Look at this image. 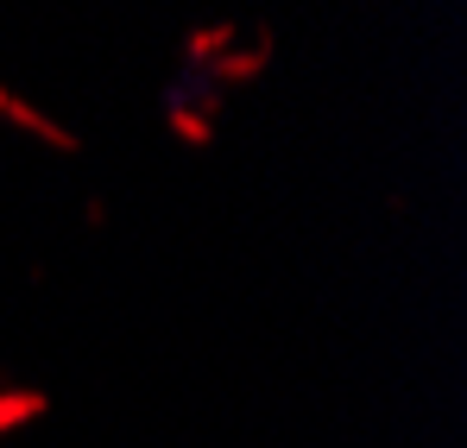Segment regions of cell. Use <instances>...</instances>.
Here are the masks:
<instances>
[{
    "label": "cell",
    "mask_w": 467,
    "mask_h": 448,
    "mask_svg": "<svg viewBox=\"0 0 467 448\" xmlns=\"http://www.w3.org/2000/svg\"><path fill=\"white\" fill-rule=\"evenodd\" d=\"M215 114H222V89H215V82H202V76L164 101V127H171V140H183V146H196V151H209L215 140H222Z\"/></svg>",
    "instance_id": "6da1fadb"
},
{
    "label": "cell",
    "mask_w": 467,
    "mask_h": 448,
    "mask_svg": "<svg viewBox=\"0 0 467 448\" xmlns=\"http://www.w3.org/2000/svg\"><path fill=\"white\" fill-rule=\"evenodd\" d=\"M0 120H6V127H19V133H32L38 146H51L57 158H82V133H77V127H64V120H51L45 108L19 101L6 82H0Z\"/></svg>",
    "instance_id": "7a4b0ae2"
},
{
    "label": "cell",
    "mask_w": 467,
    "mask_h": 448,
    "mask_svg": "<svg viewBox=\"0 0 467 448\" xmlns=\"http://www.w3.org/2000/svg\"><path fill=\"white\" fill-rule=\"evenodd\" d=\"M272 51H278V32H272V26H253V45H246V51H222V57L202 70V82H215L222 95H228V89H246V82L265 76Z\"/></svg>",
    "instance_id": "3957f363"
},
{
    "label": "cell",
    "mask_w": 467,
    "mask_h": 448,
    "mask_svg": "<svg viewBox=\"0 0 467 448\" xmlns=\"http://www.w3.org/2000/svg\"><path fill=\"white\" fill-rule=\"evenodd\" d=\"M240 45V19H209V26H190L183 32V70L202 76L222 51H234Z\"/></svg>",
    "instance_id": "277c9868"
},
{
    "label": "cell",
    "mask_w": 467,
    "mask_h": 448,
    "mask_svg": "<svg viewBox=\"0 0 467 448\" xmlns=\"http://www.w3.org/2000/svg\"><path fill=\"white\" fill-rule=\"evenodd\" d=\"M45 411H51V398H45V391H26V385H6V391H0V430L38 423Z\"/></svg>",
    "instance_id": "5b68a950"
},
{
    "label": "cell",
    "mask_w": 467,
    "mask_h": 448,
    "mask_svg": "<svg viewBox=\"0 0 467 448\" xmlns=\"http://www.w3.org/2000/svg\"><path fill=\"white\" fill-rule=\"evenodd\" d=\"M82 222L101 234V227H108V203H101V196H88V203H82Z\"/></svg>",
    "instance_id": "8992f818"
}]
</instances>
